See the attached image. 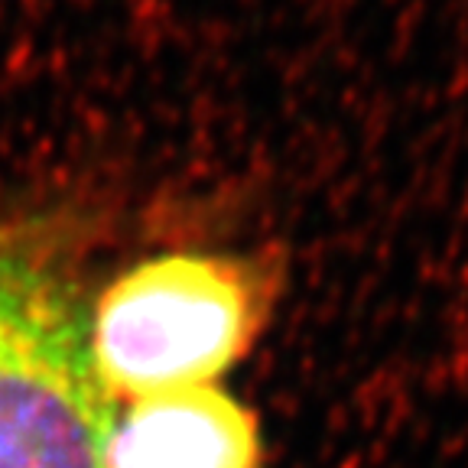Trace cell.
Here are the masks:
<instances>
[{
  "label": "cell",
  "instance_id": "cell-3",
  "mask_svg": "<svg viewBox=\"0 0 468 468\" xmlns=\"http://www.w3.org/2000/svg\"><path fill=\"white\" fill-rule=\"evenodd\" d=\"M257 417L215 384L127 400L114 413L104 468H261Z\"/></svg>",
  "mask_w": 468,
  "mask_h": 468
},
{
  "label": "cell",
  "instance_id": "cell-1",
  "mask_svg": "<svg viewBox=\"0 0 468 468\" xmlns=\"http://www.w3.org/2000/svg\"><path fill=\"white\" fill-rule=\"evenodd\" d=\"M261 267L218 254H163L124 271L88 315L98 380L114 400L215 384L271 313Z\"/></svg>",
  "mask_w": 468,
  "mask_h": 468
},
{
  "label": "cell",
  "instance_id": "cell-2",
  "mask_svg": "<svg viewBox=\"0 0 468 468\" xmlns=\"http://www.w3.org/2000/svg\"><path fill=\"white\" fill-rule=\"evenodd\" d=\"M114 413L88 313L49 263L0 234V468H104Z\"/></svg>",
  "mask_w": 468,
  "mask_h": 468
}]
</instances>
